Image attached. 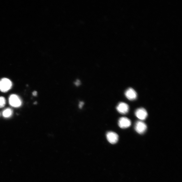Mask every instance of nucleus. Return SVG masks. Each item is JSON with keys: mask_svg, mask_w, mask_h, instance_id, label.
<instances>
[{"mask_svg": "<svg viewBox=\"0 0 182 182\" xmlns=\"http://www.w3.org/2000/svg\"><path fill=\"white\" fill-rule=\"evenodd\" d=\"M12 83L9 79L3 78L0 80V91L4 92L8 91L12 88Z\"/></svg>", "mask_w": 182, "mask_h": 182, "instance_id": "obj_1", "label": "nucleus"}, {"mask_svg": "<svg viewBox=\"0 0 182 182\" xmlns=\"http://www.w3.org/2000/svg\"><path fill=\"white\" fill-rule=\"evenodd\" d=\"M9 103L11 106L14 107H19L22 105V102L19 96L16 95H11L9 98Z\"/></svg>", "mask_w": 182, "mask_h": 182, "instance_id": "obj_2", "label": "nucleus"}, {"mask_svg": "<svg viewBox=\"0 0 182 182\" xmlns=\"http://www.w3.org/2000/svg\"><path fill=\"white\" fill-rule=\"evenodd\" d=\"M135 129L136 131L139 134H142L146 130L147 126L143 121H137L135 124Z\"/></svg>", "mask_w": 182, "mask_h": 182, "instance_id": "obj_3", "label": "nucleus"}, {"mask_svg": "<svg viewBox=\"0 0 182 182\" xmlns=\"http://www.w3.org/2000/svg\"><path fill=\"white\" fill-rule=\"evenodd\" d=\"M118 124L121 128L126 129L131 126V122L129 118L125 117H122L119 120Z\"/></svg>", "mask_w": 182, "mask_h": 182, "instance_id": "obj_4", "label": "nucleus"}, {"mask_svg": "<svg viewBox=\"0 0 182 182\" xmlns=\"http://www.w3.org/2000/svg\"><path fill=\"white\" fill-rule=\"evenodd\" d=\"M107 138L111 144L116 143L118 140V136L116 133L109 132L107 133Z\"/></svg>", "mask_w": 182, "mask_h": 182, "instance_id": "obj_5", "label": "nucleus"}, {"mask_svg": "<svg viewBox=\"0 0 182 182\" xmlns=\"http://www.w3.org/2000/svg\"><path fill=\"white\" fill-rule=\"evenodd\" d=\"M136 116L141 120H144L147 118L148 114L147 111L143 108L137 109L135 112Z\"/></svg>", "mask_w": 182, "mask_h": 182, "instance_id": "obj_6", "label": "nucleus"}, {"mask_svg": "<svg viewBox=\"0 0 182 182\" xmlns=\"http://www.w3.org/2000/svg\"><path fill=\"white\" fill-rule=\"evenodd\" d=\"M118 112L122 114L127 113L129 111V106L127 104L121 102L118 104L116 108Z\"/></svg>", "mask_w": 182, "mask_h": 182, "instance_id": "obj_7", "label": "nucleus"}, {"mask_svg": "<svg viewBox=\"0 0 182 182\" xmlns=\"http://www.w3.org/2000/svg\"><path fill=\"white\" fill-rule=\"evenodd\" d=\"M126 97L130 100L135 99L137 97V94L133 89L130 88L128 89L125 92Z\"/></svg>", "mask_w": 182, "mask_h": 182, "instance_id": "obj_8", "label": "nucleus"}, {"mask_svg": "<svg viewBox=\"0 0 182 182\" xmlns=\"http://www.w3.org/2000/svg\"><path fill=\"white\" fill-rule=\"evenodd\" d=\"M13 110L10 108H7L4 110L2 112V116L5 118H9L12 116Z\"/></svg>", "mask_w": 182, "mask_h": 182, "instance_id": "obj_9", "label": "nucleus"}, {"mask_svg": "<svg viewBox=\"0 0 182 182\" xmlns=\"http://www.w3.org/2000/svg\"><path fill=\"white\" fill-rule=\"evenodd\" d=\"M6 104V100L4 97L0 96V108L4 107Z\"/></svg>", "mask_w": 182, "mask_h": 182, "instance_id": "obj_10", "label": "nucleus"}, {"mask_svg": "<svg viewBox=\"0 0 182 182\" xmlns=\"http://www.w3.org/2000/svg\"><path fill=\"white\" fill-rule=\"evenodd\" d=\"M75 83L77 86H78L80 84V80H77L75 82Z\"/></svg>", "mask_w": 182, "mask_h": 182, "instance_id": "obj_11", "label": "nucleus"}, {"mask_svg": "<svg viewBox=\"0 0 182 182\" xmlns=\"http://www.w3.org/2000/svg\"><path fill=\"white\" fill-rule=\"evenodd\" d=\"M84 103L83 102H80L79 104V107L80 108H82L83 107V105H84Z\"/></svg>", "mask_w": 182, "mask_h": 182, "instance_id": "obj_12", "label": "nucleus"}, {"mask_svg": "<svg viewBox=\"0 0 182 182\" xmlns=\"http://www.w3.org/2000/svg\"><path fill=\"white\" fill-rule=\"evenodd\" d=\"M33 95L36 96L37 95V92L36 91H33L32 93Z\"/></svg>", "mask_w": 182, "mask_h": 182, "instance_id": "obj_13", "label": "nucleus"}]
</instances>
